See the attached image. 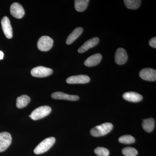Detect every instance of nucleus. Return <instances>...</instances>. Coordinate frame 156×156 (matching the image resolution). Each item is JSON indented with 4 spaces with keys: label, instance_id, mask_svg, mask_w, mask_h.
<instances>
[{
    "label": "nucleus",
    "instance_id": "nucleus-1",
    "mask_svg": "<svg viewBox=\"0 0 156 156\" xmlns=\"http://www.w3.org/2000/svg\"><path fill=\"white\" fill-rule=\"evenodd\" d=\"M113 126L111 123H105L94 127L91 129L90 134L95 137L104 136L108 134L112 129Z\"/></svg>",
    "mask_w": 156,
    "mask_h": 156
},
{
    "label": "nucleus",
    "instance_id": "nucleus-2",
    "mask_svg": "<svg viewBox=\"0 0 156 156\" xmlns=\"http://www.w3.org/2000/svg\"><path fill=\"white\" fill-rule=\"evenodd\" d=\"M56 141L55 137H49L43 140L37 146L34 150V152L36 154L44 153L49 150Z\"/></svg>",
    "mask_w": 156,
    "mask_h": 156
},
{
    "label": "nucleus",
    "instance_id": "nucleus-3",
    "mask_svg": "<svg viewBox=\"0 0 156 156\" xmlns=\"http://www.w3.org/2000/svg\"><path fill=\"white\" fill-rule=\"evenodd\" d=\"M51 108L50 106L44 105L39 107L32 112L29 117L33 120H37L43 119L50 114Z\"/></svg>",
    "mask_w": 156,
    "mask_h": 156
},
{
    "label": "nucleus",
    "instance_id": "nucleus-4",
    "mask_svg": "<svg viewBox=\"0 0 156 156\" xmlns=\"http://www.w3.org/2000/svg\"><path fill=\"white\" fill-rule=\"evenodd\" d=\"M53 41L50 37L44 36L39 39L37 48L41 51H48L50 50L53 46Z\"/></svg>",
    "mask_w": 156,
    "mask_h": 156
},
{
    "label": "nucleus",
    "instance_id": "nucleus-5",
    "mask_svg": "<svg viewBox=\"0 0 156 156\" xmlns=\"http://www.w3.org/2000/svg\"><path fill=\"white\" fill-rule=\"evenodd\" d=\"M53 69L49 68L40 66L34 68L31 71V74L35 77L43 78L51 75Z\"/></svg>",
    "mask_w": 156,
    "mask_h": 156
},
{
    "label": "nucleus",
    "instance_id": "nucleus-6",
    "mask_svg": "<svg viewBox=\"0 0 156 156\" xmlns=\"http://www.w3.org/2000/svg\"><path fill=\"white\" fill-rule=\"evenodd\" d=\"M12 141L11 134L9 132H3L0 133V152L5 151Z\"/></svg>",
    "mask_w": 156,
    "mask_h": 156
},
{
    "label": "nucleus",
    "instance_id": "nucleus-7",
    "mask_svg": "<svg viewBox=\"0 0 156 156\" xmlns=\"http://www.w3.org/2000/svg\"><path fill=\"white\" fill-rule=\"evenodd\" d=\"M140 77L143 80L154 81L156 80V70L151 68H145L139 73Z\"/></svg>",
    "mask_w": 156,
    "mask_h": 156
},
{
    "label": "nucleus",
    "instance_id": "nucleus-8",
    "mask_svg": "<svg viewBox=\"0 0 156 156\" xmlns=\"http://www.w3.org/2000/svg\"><path fill=\"white\" fill-rule=\"evenodd\" d=\"M10 12L13 17L17 19H21L25 14V11L23 7L17 2L14 3L11 5Z\"/></svg>",
    "mask_w": 156,
    "mask_h": 156
},
{
    "label": "nucleus",
    "instance_id": "nucleus-9",
    "mask_svg": "<svg viewBox=\"0 0 156 156\" xmlns=\"http://www.w3.org/2000/svg\"><path fill=\"white\" fill-rule=\"evenodd\" d=\"M1 23L3 32L6 37L8 39L11 38L13 37V30L9 18L7 17H4L2 20Z\"/></svg>",
    "mask_w": 156,
    "mask_h": 156
},
{
    "label": "nucleus",
    "instance_id": "nucleus-10",
    "mask_svg": "<svg viewBox=\"0 0 156 156\" xmlns=\"http://www.w3.org/2000/svg\"><path fill=\"white\" fill-rule=\"evenodd\" d=\"M90 81V78L84 75L72 76L66 80V83L68 84H85L89 83Z\"/></svg>",
    "mask_w": 156,
    "mask_h": 156
},
{
    "label": "nucleus",
    "instance_id": "nucleus-11",
    "mask_svg": "<svg viewBox=\"0 0 156 156\" xmlns=\"http://www.w3.org/2000/svg\"><path fill=\"white\" fill-rule=\"evenodd\" d=\"M128 55L125 49L119 48L117 49L115 54V62L119 65L125 64L128 60Z\"/></svg>",
    "mask_w": 156,
    "mask_h": 156
},
{
    "label": "nucleus",
    "instance_id": "nucleus-12",
    "mask_svg": "<svg viewBox=\"0 0 156 156\" xmlns=\"http://www.w3.org/2000/svg\"><path fill=\"white\" fill-rule=\"evenodd\" d=\"M51 97L53 99H60L75 101L79 99V97L76 95H70L66 94L62 92H58L53 93L51 95Z\"/></svg>",
    "mask_w": 156,
    "mask_h": 156
},
{
    "label": "nucleus",
    "instance_id": "nucleus-13",
    "mask_svg": "<svg viewBox=\"0 0 156 156\" xmlns=\"http://www.w3.org/2000/svg\"><path fill=\"white\" fill-rule=\"evenodd\" d=\"M99 42V39L97 37L92 38L88 40L87 41L82 45V46L78 49V52L80 53H84L90 48H93L98 44Z\"/></svg>",
    "mask_w": 156,
    "mask_h": 156
},
{
    "label": "nucleus",
    "instance_id": "nucleus-14",
    "mask_svg": "<svg viewBox=\"0 0 156 156\" xmlns=\"http://www.w3.org/2000/svg\"><path fill=\"white\" fill-rule=\"evenodd\" d=\"M101 58H102V56L101 54L100 53H96L87 58L85 60L84 64L88 67L95 66L100 63Z\"/></svg>",
    "mask_w": 156,
    "mask_h": 156
},
{
    "label": "nucleus",
    "instance_id": "nucleus-15",
    "mask_svg": "<svg viewBox=\"0 0 156 156\" xmlns=\"http://www.w3.org/2000/svg\"><path fill=\"white\" fill-rule=\"evenodd\" d=\"M123 97L125 100L130 102H137L143 99L142 95L135 92H127L124 93Z\"/></svg>",
    "mask_w": 156,
    "mask_h": 156
},
{
    "label": "nucleus",
    "instance_id": "nucleus-16",
    "mask_svg": "<svg viewBox=\"0 0 156 156\" xmlns=\"http://www.w3.org/2000/svg\"><path fill=\"white\" fill-rule=\"evenodd\" d=\"M83 31V29L81 27H77L74 30L68 37L66 41V44L67 45H70L72 44L73 42L81 35Z\"/></svg>",
    "mask_w": 156,
    "mask_h": 156
},
{
    "label": "nucleus",
    "instance_id": "nucleus-17",
    "mask_svg": "<svg viewBox=\"0 0 156 156\" xmlns=\"http://www.w3.org/2000/svg\"><path fill=\"white\" fill-rule=\"evenodd\" d=\"M142 126L144 131L151 132L154 130L155 127V121L153 118H149L143 120Z\"/></svg>",
    "mask_w": 156,
    "mask_h": 156
},
{
    "label": "nucleus",
    "instance_id": "nucleus-18",
    "mask_svg": "<svg viewBox=\"0 0 156 156\" xmlns=\"http://www.w3.org/2000/svg\"><path fill=\"white\" fill-rule=\"evenodd\" d=\"M30 97L27 95H22L17 98L16 106L19 108H22L27 106L30 102Z\"/></svg>",
    "mask_w": 156,
    "mask_h": 156
},
{
    "label": "nucleus",
    "instance_id": "nucleus-19",
    "mask_svg": "<svg viewBox=\"0 0 156 156\" xmlns=\"http://www.w3.org/2000/svg\"><path fill=\"white\" fill-rule=\"evenodd\" d=\"M89 2V0H76L74 2L76 10L78 12H83L87 9Z\"/></svg>",
    "mask_w": 156,
    "mask_h": 156
},
{
    "label": "nucleus",
    "instance_id": "nucleus-20",
    "mask_svg": "<svg viewBox=\"0 0 156 156\" xmlns=\"http://www.w3.org/2000/svg\"><path fill=\"white\" fill-rule=\"evenodd\" d=\"M124 2L128 9L134 10L139 8L141 1L140 0H125Z\"/></svg>",
    "mask_w": 156,
    "mask_h": 156
},
{
    "label": "nucleus",
    "instance_id": "nucleus-21",
    "mask_svg": "<svg viewBox=\"0 0 156 156\" xmlns=\"http://www.w3.org/2000/svg\"><path fill=\"white\" fill-rule=\"evenodd\" d=\"M119 142L124 144H131L135 142L134 136L130 135H123L119 138Z\"/></svg>",
    "mask_w": 156,
    "mask_h": 156
},
{
    "label": "nucleus",
    "instance_id": "nucleus-22",
    "mask_svg": "<svg viewBox=\"0 0 156 156\" xmlns=\"http://www.w3.org/2000/svg\"><path fill=\"white\" fill-rule=\"evenodd\" d=\"M122 152L125 156H136L137 154V151L134 148L126 147L123 149Z\"/></svg>",
    "mask_w": 156,
    "mask_h": 156
},
{
    "label": "nucleus",
    "instance_id": "nucleus-23",
    "mask_svg": "<svg viewBox=\"0 0 156 156\" xmlns=\"http://www.w3.org/2000/svg\"><path fill=\"white\" fill-rule=\"evenodd\" d=\"M95 153L98 156H108L109 151L106 148L98 147L95 149Z\"/></svg>",
    "mask_w": 156,
    "mask_h": 156
},
{
    "label": "nucleus",
    "instance_id": "nucleus-24",
    "mask_svg": "<svg viewBox=\"0 0 156 156\" xmlns=\"http://www.w3.org/2000/svg\"><path fill=\"white\" fill-rule=\"evenodd\" d=\"M150 46L152 48H156V37H154L151 39L150 40L149 42Z\"/></svg>",
    "mask_w": 156,
    "mask_h": 156
},
{
    "label": "nucleus",
    "instance_id": "nucleus-25",
    "mask_svg": "<svg viewBox=\"0 0 156 156\" xmlns=\"http://www.w3.org/2000/svg\"><path fill=\"white\" fill-rule=\"evenodd\" d=\"M4 54L2 51H0V60L4 58Z\"/></svg>",
    "mask_w": 156,
    "mask_h": 156
}]
</instances>
